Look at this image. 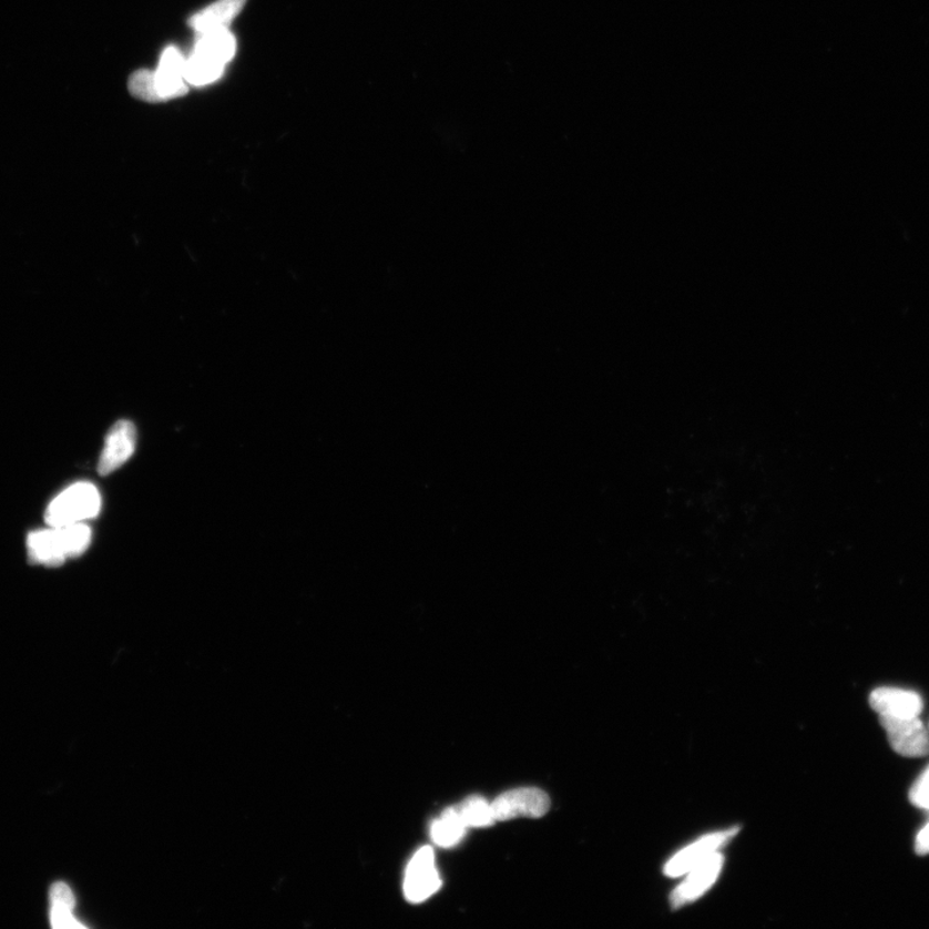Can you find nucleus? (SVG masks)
I'll use <instances>...</instances> for the list:
<instances>
[{
    "mask_svg": "<svg viewBox=\"0 0 929 929\" xmlns=\"http://www.w3.org/2000/svg\"><path fill=\"white\" fill-rule=\"evenodd\" d=\"M909 798L916 807L929 810V767L912 785Z\"/></svg>",
    "mask_w": 929,
    "mask_h": 929,
    "instance_id": "dca6fc26",
    "label": "nucleus"
},
{
    "mask_svg": "<svg viewBox=\"0 0 929 929\" xmlns=\"http://www.w3.org/2000/svg\"><path fill=\"white\" fill-rule=\"evenodd\" d=\"M136 448V428L130 421H120L109 430L104 451L99 460V472L108 476L127 462Z\"/></svg>",
    "mask_w": 929,
    "mask_h": 929,
    "instance_id": "0eeeda50",
    "label": "nucleus"
},
{
    "mask_svg": "<svg viewBox=\"0 0 929 929\" xmlns=\"http://www.w3.org/2000/svg\"><path fill=\"white\" fill-rule=\"evenodd\" d=\"M50 900L51 905H60V907L74 909V894L72 888L64 884V881H58V884L51 887Z\"/></svg>",
    "mask_w": 929,
    "mask_h": 929,
    "instance_id": "a211bd4d",
    "label": "nucleus"
},
{
    "mask_svg": "<svg viewBox=\"0 0 929 929\" xmlns=\"http://www.w3.org/2000/svg\"><path fill=\"white\" fill-rule=\"evenodd\" d=\"M496 821H510L518 817L539 818L550 809L549 795L537 787H522L500 795L491 803Z\"/></svg>",
    "mask_w": 929,
    "mask_h": 929,
    "instance_id": "423d86ee",
    "label": "nucleus"
},
{
    "mask_svg": "<svg viewBox=\"0 0 929 929\" xmlns=\"http://www.w3.org/2000/svg\"><path fill=\"white\" fill-rule=\"evenodd\" d=\"M50 919L53 928H83L74 918L73 909L60 905H51Z\"/></svg>",
    "mask_w": 929,
    "mask_h": 929,
    "instance_id": "f3484780",
    "label": "nucleus"
},
{
    "mask_svg": "<svg viewBox=\"0 0 929 929\" xmlns=\"http://www.w3.org/2000/svg\"><path fill=\"white\" fill-rule=\"evenodd\" d=\"M247 0H217L214 4L204 8L192 16L187 23L196 34L207 33L211 30L229 29L233 20L238 16Z\"/></svg>",
    "mask_w": 929,
    "mask_h": 929,
    "instance_id": "f8f14e48",
    "label": "nucleus"
},
{
    "mask_svg": "<svg viewBox=\"0 0 929 929\" xmlns=\"http://www.w3.org/2000/svg\"><path fill=\"white\" fill-rule=\"evenodd\" d=\"M738 829L715 833L696 841V844L683 849L674 856L665 866V874L668 877H680L683 874L695 869L697 865L705 861L716 853V849L724 846L736 836Z\"/></svg>",
    "mask_w": 929,
    "mask_h": 929,
    "instance_id": "1a4fd4ad",
    "label": "nucleus"
},
{
    "mask_svg": "<svg viewBox=\"0 0 929 929\" xmlns=\"http://www.w3.org/2000/svg\"><path fill=\"white\" fill-rule=\"evenodd\" d=\"M92 532L89 525L76 523L51 527V530L31 532L28 553L31 563L59 566L68 558H75L89 549Z\"/></svg>",
    "mask_w": 929,
    "mask_h": 929,
    "instance_id": "f03ea898",
    "label": "nucleus"
},
{
    "mask_svg": "<svg viewBox=\"0 0 929 929\" xmlns=\"http://www.w3.org/2000/svg\"><path fill=\"white\" fill-rule=\"evenodd\" d=\"M722 865L723 856L715 853L697 865L695 869H692L691 876L675 889L672 896L673 907L680 908L682 905L695 901L701 895L705 894L718 878Z\"/></svg>",
    "mask_w": 929,
    "mask_h": 929,
    "instance_id": "9b49d317",
    "label": "nucleus"
},
{
    "mask_svg": "<svg viewBox=\"0 0 929 929\" xmlns=\"http://www.w3.org/2000/svg\"><path fill=\"white\" fill-rule=\"evenodd\" d=\"M456 808L468 828H486L496 823L491 803L482 797H470Z\"/></svg>",
    "mask_w": 929,
    "mask_h": 929,
    "instance_id": "4468645a",
    "label": "nucleus"
},
{
    "mask_svg": "<svg viewBox=\"0 0 929 929\" xmlns=\"http://www.w3.org/2000/svg\"><path fill=\"white\" fill-rule=\"evenodd\" d=\"M101 510V496L96 486L79 482L54 499L45 510V522L50 527L83 523L96 518Z\"/></svg>",
    "mask_w": 929,
    "mask_h": 929,
    "instance_id": "7ed1b4c3",
    "label": "nucleus"
},
{
    "mask_svg": "<svg viewBox=\"0 0 929 929\" xmlns=\"http://www.w3.org/2000/svg\"><path fill=\"white\" fill-rule=\"evenodd\" d=\"M881 727L887 732L892 749L907 758H922L929 754V731L917 718H895L879 715Z\"/></svg>",
    "mask_w": 929,
    "mask_h": 929,
    "instance_id": "20e7f679",
    "label": "nucleus"
},
{
    "mask_svg": "<svg viewBox=\"0 0 929 929\" xmlns=\"http://www.w3.org/2000/svg\"><path fill=\"white\" fill-rule=\"evenodd\" d=\"M185 65L186 59L177 47L170 45L164 50L160 67L154 72L156 91L162 101L183 98L187 93Z\"/></svg>",
    "mask_w": 929,
    "mask_h": 929,
    "instance_id": "6e6552de",
    "label": "nucleus"
},
{
    "mask_svg": "<svg viewBox=\"0 0 929 929\" xmlns=\"http://www.w3.org/2000/svg\"><path fill=\"white\" fill-rule=\"evenodd\" d=\"M916 853L919 856H926L929 854V823L926 825V828L918 834L916 840Z\"/></svg>",
    "mask_w": 929,
    "mask_h": 929,
    "instance_id": "6ab92c4d",
    "label": "nucleus"
},
{
    "mask_svg": "<svg viewBox=\"0 0 929 929\" xmlns=\"http://www.w3.org/2000/svg\"><path fill=\"white\" fill-rule=\"evenodd\" d=\"M468 826L465 825L458 808H447L439 820L432 823L430 828L431 840L439 847L450 848L458 846L467 834Z\"/></svg>",
    "mask_w": 929,
    "mask_h": 929,
    "instance_id": "ddd939ff",
    "label": "nucleus"
},
{
    "mask_svg": "<svg viewBox=\"0 0 929 929\" xmlns=\"http://www.w3.org/2000/svg\"><path fill=\"white\" fill-rule=\"evenodd\" d=\"M928 729H929V726H928Z\"/></svg>",
    "mask_w": 929,
    "mask_h": 929,
    "instance_id": "aec40b11",
    "label": "nucleus"
},
{
    "mask_svg": "<svg viewBox=\"0 0 929 929\" xmlns=\"http://www.w3.org/2000/svg\"><path fill=\"white\" fill-rule=\"evenodd\" d=\"M440 886L442 880L437 870L435 851L429 846L422 847L407 866L404 886L406 899L412 904L427 901L439 891Z\"/></svg>",
    "mask_w": 929,
    "mask_h": 929,
    "instance_id": "39448f33",
    "label": "nucleus"
},
{
    "mask_svg": "<svg viewBox=\"0 0 929 929\" xmlns=\"http://www.w3.org/2000/svg\"><path fill=\"white\" fill-rule=\"evenodd\" d=\"M870 706L879 715L917 718L923 712V700L912 691L881 687L871 692Z\"/></svg>",
    "mask_w": 929,
    "mask_h": 929,
    "instance_id": "9d476101",
    "label": "nucleus"
},
{
    "mask_svg": "<svg viewBox=\"0 0 929 929\" xmlns=\"http://www.w3.org/2000/svg\"><path fill=\"white\" fill-rule=\"evenodd\" d=\"M236 41L229 29L196 34L193 53L186 59L187 84L202 86L218 81L225 67L235 57Z\"/></svg>",
    "mask_w": 929,
    "mask_h": 929,
    "instance_id": "f257e3e1",
    "label": "nucleus"
},
{
    "mask_svg": "<svg viewBox=\"0 0 929 929\" xmlns=\"http://www.w3.org/2000/svg\"><path fill=\"white\" fill-rule=\"evenodd\" d=\"M129 90L133 98L141 101L152 102V104L163 102L156 91L154 72L151 70H139L133 73L129 79Z\"/></svg>",
    "mask_w": 929,
    "mask_h": 929,
    "instance_id": "2eb2a0df",
    "label": "nucleus"
}]
</instances>
